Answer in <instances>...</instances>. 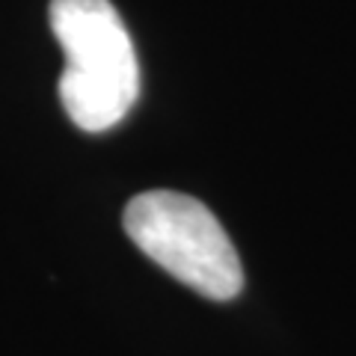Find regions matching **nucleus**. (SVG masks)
I'll return each mask as SVG.
<instances>
[{"label":"nucleus","instance_id":"f03ea898","mask_svg":"<svg viewBox=\"0 0 356 356\" xmlns=\"http://www.w3.org/2000/svg\"><path fill=\"white\" fill-rule=\"evenodd\" d=\"M128 238L172 273L178 282L208 300L226 303L243 288V267L226 229L199 199L175 191L134 196L122 214Z\"/></svg>","mask_w":356,"mask_h":356},{"label":"nucleus","instance_id":"f257e3e1","mask_svg":"<svg viewBox=\"0 0 356 356\" xmlns=\"http://www.w3.org/2000/svg\"><path fill=\"white\" fill-rule=\"evenodd\" d=\"M51 30L65 51L60 102L81 131L102 134L140 95V63L110 0H51Z\"/></svg>","mask_w":356,"mask_h":356}]
</instances>
